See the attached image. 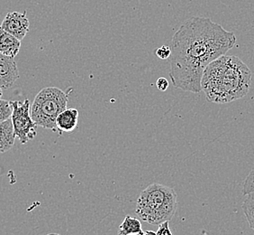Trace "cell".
<instances>
[{
    "label": "cell",
    "instance_id": "17",
    "mask_svg": "<svg viewBox=\"0 0 254 235\" xmlns=\"http://www.w3.org/2000/svg\"><path fill=\"white\" fill-rule=\"evenodd\" d=\"M157 88L161 92H165L167 89L169 88V82L166 78L161 77L158 79L156 82Z\"/></svg>",
    "mask_w": 254,
    "mask_h": 235
},
{
    "label": "cell",
    "instance_id": "8",
    "mask_svg": "<svg viewBox=\"0 0 254 235\" xmlns=\"http://www.w3.org/2000/svg\"><path fill=\"white\" fill-rule=\"evenodd\" d=\"M78 112L76 109H66L60 113L56 118L57 131L62 135L64 132H71L78 127Z\"/></svg>",
    "mask_w": 254,
    "mask_h": 235
},
{
    "label": "cell",
    "instance_id": "2",
    "mask_svg": "<svg viewBox=\"0 0 254 235\" xmlns=\"http://www.w3.org/2000/svg\"><path fill=\"white\" fill-rule=\"evenodd\" d=\"M252 78V71L239 57L224 54L205 67L201 88L210 103H233L249 93Z\"/></svg>",
    "mask_w": 254,
    "mask_h": 235
},
{
    "label": "cell",
    "instance_id": "11",
    "mask_svg": "<svg viewBox=\"0 0 254 235\" xmlns=\"http://www.w3.org/2000/svg\"><path fill=\"white\" fill-rule=\"evenodd\" d=\"M118 235H144V232H142V224L140 221L137 218H132L131 216H127L125 220L123 221L122 225L119 226Z\"/></svg>",
    "mask_w": 254,
    "mask_h": 235
},
{
    "label": "cell",
    "instance_id": "1",
    "mask_svg": "<svg viewBox=\"0 0 254 235\" xmlns=\"http://www.w3.org/2000/svg\"><path fill=\"white\" fill-rule=\"evenodd\" d=\"M236 44L235 34L208 17L194 16L171 39L170 77L174 87L199 93L205 67Z\"/></svg>",
    "mask_w": 254,
    "mask_h": 235
},
{
    "label": "cell",
    "instance_id": "15",
    "mask_svg": "<svg viewBox=\"0 0 254 235\" xmlns=\"http://www.w3.org/2000/svg\"><path fill=\"white\" fill-rule=\"evenodd\" d=\"M171 50L170 46L167 45H162L160 48L156 50V55L159 58L162 59V60H166V59L170 58L171 56Z\"/></svg>",
    "mask_w": 254,
    "mask_h": 235
},
{
    "label": "cell",
    "instance_id": "6",
    "mask_svg": "<svg viewBox=\"0 0 254 235\" xmlns=\"http://www.w3.org/2000/svg\"><path fill=\"white\" fill-rule=\"evenodd\" d=\"M29 20L26 16V12L20 13L17 11L9 12L0 25L2 29L13 34L20 41L25 38L29 31Z\"/></svg>",
    "mask_w": 254,
    "mask_h": 235
},
{
    "label": "cell",
    "instance_id": "13",
    "mask_svg": "<svg viewBox=\"0 0 254 235\" xmlns=\"http://www.w3.org/2000/svg\"><path fill=\"white\" fill-rule=\"evenodd\" d=\"M13 113L12 103L9 101L0 99V122H3L8 118H11Z\"/></svg>",
    "mask_w": 254,
    "mask_h": 235
},
{
    "label": "cell",
    "instance_id": "3",
    "mask_svg": "<svg viewBox=\"0 0 254 235\" xmlns=\"http://www.w3.org/2000/svg\"><path fill=\"white\" fill-rule=\"evenodd\" d=\"M178 196L170 186L152 184L140 194L137 199V216L152 226L171 221L176 213Z\"/></svg>",
    "mask_w": 254,
    "mask_h": 235
},
{
    "label": "cell",
    "instance_id": "4",
    "mask_svg": "<svg viewBox=\"0 0 254 235\" xmlns=\"http://www.w3.org/2000/svg\"><path fill=\"white\" fill-rule=\"evenodd\" d=\"M68 93L56 87H47L40 92L31 107V117L39 127L57 131L56 118L67 109Z\"/></svg>",
    "mask_w": 254,
    "mask_h": 235
},
{
    "label": "cell",
    "instance_id": "5",
    "mask_svg": "<svg viewBox=\"0 0 254 235\" xmlns=\"http://www.w3.org/2000/svg\"><path fill=\"white\" fill-rule=\"evenodd\" d=\"M11 103L13 107L11 119L15 136L19 138L21 144H26L37 135V125L31 117L29 100L25 99L24 102L15 101Z\"/></svg>",
    "mask_w": 254,
    "mask_h": 235
},
{
    "label": "cell",
    "instance_id": "7",
    "mask_svg": "<svg viewBox=\"0 0 254 235\" xmlns=\"http://www.w3.org/2000/svg\"><path fill=\"white\" fill-rule=\"evenodd\" d=\"M19 78V72L15 59L0 53V87L9 89Z\"/></svg>",
    "mask_w": 254,
    "mask_h": 235
},
{
    "label": "cell",
    "instance_id": "12",
    "mask_svg": "<svg viewBox=\"0 0 254 235\" xmlns=\"http://www.w3.org/2000/svg\"><path fill=\"white\" fill-rule=\"evenodd\" d=\"M243 211L250 227L254 231V192L246 195V199L243 203Z\"/></svg>",
    "mask_w": 254,
    "mask_h": 235
},
{
    "label": "cell",
    "instance_id": "9",
    "mask_svg": "<svg viewBox=\"0 0 254 235\" xmlns=\"http://www.w3.org/2000/svg\"><path fill=\"white\" fill-rule=\"evenodd\" d=\"M21 41L0 27V53L15 58L19 53Z\"/></svg>",
    "mask_w": 254,
    "mask_h": 235
},
{
    "label": "cell",
    "instance_id": "16",
    "mask_svg": "<svg viewBox=\"0 0 254 235\" xmlns=\"http://www.w3.org/2000/svg\"><path fill=\"white\" fill-rule=\"evenodd\" d=\"M169 222L170 221H165V222L160 224L159 229L156 232V235H172V232L169 226Z\"/></svg>",
    "mask_w": 254,
    "mask_h": 235
},
{
    "label": "cell",
    "instance_id": "10",
    "mask_svg": "<svg viewBox=\"0 0 254 235\" xmlns=\"http://www.w3.org/2000/svg\"><path fill=\"white\" fill-rule=\"evenodd\" d=\"M15 137L11 118L0 122V154L9 151L15 144Z\"/></svg>",
    "mask_w": 254,
    "mask_h": 235
},
{
    "label": "cell",
    "instance_id": "19",
    "mask_svg": "<svg viewBox=\"0 0 254 235\" xmlns=\"http://www.w3.org/2000/svg\"><path fill=\"white\" fill-rule=\"evenodd\" d=\"M2 96H3V92H2V88L0 87V99L2 98Z\"/></svg>",
    "mask_w": 254,
    "mask_h": 235
},
{
    "label": "cell",
    "instance_id": "14",
    "mask_svg": "<svg viewBox=\"0 0 254 235\" xmlns=\"http://www.w3.org/2000/svg\"><path fill=\"white\" fill-rule=\"evenodd\" d=\"M254 192V167L251 170L249 175L246 177V179L244 183V187H243V194L246 196L251 193Z\"/></svg>",
    "mask_w": 254,
    "mask_h": 235
},
{
    "label": "cell",
    "instance_id": "18",
    "mask_svg": "<svg viewBox=\"0 0 254 235\" xmlns=\"http://www.w3.org/2000/svg\"><path fill=\"white\" fill-rule=\"evenodd\" d=\"M144 235H156V232H152V231H147V232H144Z\"/></svg>",
    "mask_w": 254,
    "mask_h": 235
}]
</instances>
